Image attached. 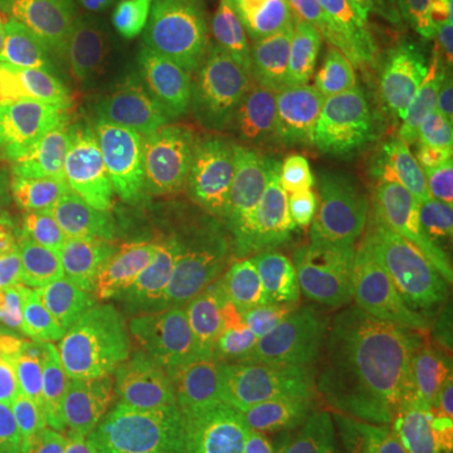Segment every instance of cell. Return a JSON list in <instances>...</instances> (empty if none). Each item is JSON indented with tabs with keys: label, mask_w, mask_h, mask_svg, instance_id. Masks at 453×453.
Here are the masks:
<instances>
[{
	"label": "cell",
	"mask_w": 453,
	"mask_h": 453,
	"mask_svg": "<svg viewBox=\"0 0 453 453\" xmlns=\"http://www.w3.org/2000/svg\"><path fill=\"white\" fill-rule=\"evenodd\" d=\"M285 88L380 149L418 88V41L405 0H305Z\"/></svg>",
	"instance_id": "cell-1"
},
{
	"label": "cell",
	"mask_w": 453,
	"mask_h": 453,
	"mask_svg": "<svg viewBox=\"0 0 453 453\" xmlns=\"http://www.w3.org/2000/svg\"><path fill=\"white\" fill-rule=\"evenodd\" d=\"M390 277L388 262L360 247H335L285 273L292 390H345L371 375Z\"/></svg>",
	"instance_id": "cell-2"
},
{
	"label": "cell",
	"mask_w": 453,
	"mask_h": 453,
	"mask_svg": "<svg viewBox=\"0 0 453 453\" xmlns=\"http://www.w3.org/2000/svg\"><path fill=\"white\" fill-rule=\"evenodd\" d=\"M184 257L229 388L250 405H277L292 390L285 270L202 237H187Z\"/></svg>",
	"instance_id": "cell-3"
},
{
	"label": "cell",
	"mask_w": 453,
	"mask_h": 453,
	"mask_svg": "<svg viewBox=\"0 0 453 453\" xmlns=\"http://www.w3.org/2000/svg\"><path fill=\"white\" fill-rule=\"evenodd\" d=\"M139 265L142 285L129 323L131 365L187 416L222 423L229 383L184 250L154 244L139 250Z\"/></svg>",
	"instance_id": "cell-4"
},
{
	"label": "cell",
	"mask_w": 453,
	"mask_h": 453,
	"mask_svg": "<svg viewBox=\"0 0 453 453\" xmlns=\"http://www.w3.org/2000/svg\"><path fill=\"white\" fill-rule=\"evenodd\" d=\"M139 217L53 199L0 207V312L23 327L46 315L98 262L136 247Z\"/></svg>",
	"instance_id": "cell-5"
},
{
	"label": "cell",
	"mask_w": 453,
	"mask_h": 453,
	"mask_svg": "<svg viewBox=\"0 0 453 453\" xmlns=\"http://www.w3.org/2000/svg\"><path fill=\"white\" fill-rule=\"evenodd\" d=\"M372 383L393 413L449 441L453 428V273H393Z\"/></svg>",
	"instance_id": "cell-6"
},
{
	"label": "cell",
	"mask_w": 453,
	"mask_h": 453,
	"mask_svg": "<svg viewBox=\"0 0 453 453\" xmlns=\"http://www.w3.org/2000/svg\"><path fill=\"white\" fill-rule=\"evenodd\" d=\"M184 225L189 237L273 262L285 273L345 242L273 151L250 157L196 195Z\"/></svg>",
	"instance_id": "cell-7"
},
{
	"label": "cell",
	"mask_w": 453,
	"mask_h": 453,
	"mask_svg": "<svg viewBox=\"0 0 453 453\" xmlns=\"http://www.w3.org/2000/svg\"><path fill=\"white\" fill-rule=\"evenodd\" d=\"M0 23L73 71L111 113L131 121L151 26L149 0H0Z\"/></svg>",
	"instance_id": "cell-8"
},
{
	"label": "cell",
	"mask_w": 453,
	"mask_h": 453,
	"mask_svg": "<svg viewBox=\"0 0 453 453\" xmlns=\"http://www.w3.org/2000/svg\"><path fill=\"white\" fill-rule=\"evenodd\" d=\"M383 157L380 219L403 255L453 259V104L418 86Z\"/></svg>",
	"instance_id": "cell-9"
},
{
	"label": "cell",
	"mask_w": 453,
	"mask_h": 453,
	"mask_svg": "<svg viewBox=\"0 0 453 453\" xmlns=\"http://www.w3.org/2000/svg\"><path fill=\"white\" fill-rule=\"evenodd\" d=\"M275 129L282 166L300 192L338 226L342 240L375 229L380 219L383 149L290 88L277 96Z\"/></svg>",
	"instance_id": "cell-10"
},
{
	"label": "cell",
	"mask_w": 453,
	"mask_h": 453,
	"mask_svg": "<svg viewBox=\"0 0 453 453\" xmlns=\"http://www.w3.org/2000/svg\"><path fill=\"white\" fill-rule=\"evenodd\" d=\"M219 104L222 68L210 43L184 28L151 31L134 86L131 127L164 174L184 169L204 149Z\"/></svg>",
	"instance_id": "cell-11"
},
{
	"label": "cell",
	"mask_w": 453,
	"mask_h": 453,
	"mask_svg": "<svg viewBox=\"0 0 453 453\" xmlns=\"http://www.w3.org/2000/svg\"><path fill=\"white\" fill-rule=\"evenodd\" d=\"M50 199L129 214L146 207L142 181L111 149L0 124V207Z\"/></svg>",
	"instance_id": "cell-12"
},
{
	"label": "cell",
	"mask_w": 453,
	"mask_h": 453,
	"mask_svg": "<svg viewBox=\"0 0 453 453\" xmlns=\"http://www.w3.org/2000/svg\"><path fill=\"white\" fill-rule=\"evenodd\" d=\"M139 285L136 247L98 262L46 315L26 325V353L129 360V323Z\"/></svg>",
	"instance_id": "cell-13"
},
{
	"label": "cell",
	"mask_w": 453,
	"mask_h": 453,
	"mask_svg": "<svg viewBox=\"0 0 453 453\" xmlns=\"http://www.w3.org/2000/svg\"><path fill=\"white\" fill-rule=\"evenodd\" d=\"M8 65L11 73L0 124L46 136H73L116 151L111 113L49 50L18 38L8 49Z\"/></svg>",
	"instance_id": "cell-14"
},
{
	"label": "cell",
	"mask_w": 453,
	"mask_h": 453,
	"mask_svg": "<svg viewBox=\"0 0 453 453\" xmlns=\"http://www.w3.org/2000/svg\"><path fill=\"white\" fill-rule=\"evenodd\" d=\"M136 380V368L121 357L26 353L20 360L23 395L49 423L106 418L116 398Z\"/></svg>",
	"instance_id": "cell-15"
},
{
	"label": "cell",
	"mask_w": 453,
	"mask_h": 453,
	"mask_svg": "<svg viewBox=\"0 0 453 453\" xmlns=\"http://www.w3.org/2000/svg\"><path fill=\"white\" fill-rule=\"evenodd\" d=\"M104 426L119 453H229L219 423L187 416L142 378L116 398Z\"/></svg>",
	"instance_id": "cell-16"
},
{
	"label": "cell",
	"mask_w": 453,
	"mask_h": 453,
	"mask_svg": "<svg viewBox=\"0 0 453 453\" xmlns=\"http://www.w3.org/2000/svg\"><path fill=\"white\" fill-rule=\"evenodd\" d=\"M305 0H237L222 41L229 61L247 79H267L290 56Z\"/></svg>",
	"instance_id": "cell-17"
},
{
	"label": "cell",
	"mask_w": 453,
	"mask_h": 453,
	"mask_svg": "<svg viewBox=\"0 0 453 453\" xmlns=\"http://www.w3.org/2000/svg\"><path fill=\"white\" fill-rule=\"evenodd\" d=\"M333 453H451L441 438L416 428L398 413L360 411L342 418Z\"/></svg>",
	"instance_id": "cell-18"
},
{
	"label": "cell",
	"mask_w": 453,
	"mask_h": 453,
	"mask_svg": "<svg viewBox=\"0 0 453 453\" xmlns=\"http://www.w3.org/2000/svg\"><path fill=\"white\" fill-rule=\"evenodd\" d=\"M423 64L431 86L453 104V0H441L438 13L423 38Z\"/></svg>",
	"instance_id": "cell-19"
},
{
	"label": "cell",
	"mask_w": 453,
	"mask_h": 453,
	"mask_svg": "<svg viewBox=\"0 0 453 453\" xmlns=\"http://www.w3.org/2000/svg\"><path fill=\"white\" fill-rule=\"evenodd\" d=\"M46 453H119L104 418L53 423L46 438Z\"/></svg>",
	"instance_id": "cell-20"
},
{
	"label": "cell",
	"mask_w": 453,
	"mask_h": 453,
	"mask_svg": "<svg viewBox=\"0 0 453 453\" xmlns=\"http://www.w3.org/2000/svg\"><path fill=\"white\" fill-rule=\"evenodd\" d=\"M26 401L20 383V353L8 335H0V434L13 426V416Z\"/></svg>",
	"instance_id": "cell-21"
},
{
	"label": "cell",
	"mask_w": 453,
	"mask_h": 453,
	"mask_svg": "<svg viewBox=\"0 0 453 453\" xmlns=\"http://www.w3.org/2000/svg\"><path fill=\"white\" fill-rule=\"evenodd\" d=\"M237 0H157L159 11L179 26H204L226 13Z\"/></svg>",
	"instance_id": "cell-22"
},
{
	"label": "cell",
	"mask_w": 453,
	"mask_h": 453,
	"mask_svg": "<svg viewBox=\"0 0 453 453\" xmlns=\"http://www.w3.org/2000/svg\"><path fill=\"white\" fill-rule=\"evenodd\" d=\"M8 73H11V65H8V43L3 38V31H0V106L5 101V91H8Z\"/></svg>",
	"instance_id": "cell-23"
},
{
	"label": "cell",
	"mask_w": 453,
	"mask_h": 453,
	"mask_svg": "<svg viewBox=\"0 0 453 453\" xmlns=\"http://www.w3.org/2000/svg\"><path fill=\"white\" fill-rule=\"evenodd\" d=\"M446 446H449V451L453 453V428H451V436H449V441H446Z\"/></svg>",
	"instance_id": "cell-24"
}]
</instances>
